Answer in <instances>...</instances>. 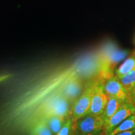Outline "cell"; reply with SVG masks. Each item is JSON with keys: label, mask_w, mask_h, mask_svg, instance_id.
I'll use <instances>...</instances> for the list:
<instances>
[{"label": "cell", "mask_w": 135, "mask_h": 135, "mask_svg": "<svg viewBox=\"0 0 135 135\" xmlns=\"http://www.w3.org/2000/svg\"><path fill=\"white\" fill-rule=\"evenodd\" d=\"M104 81L103 77L100 73H98L86 82L85 88L82 94L74 102L71 108L70 117L73 121H76L88 114L93 97L98 85L101 82Z\"/></svg>", "instance_id": "obj_1"}, {"label": "cell", "mask_w": 135, "mask_h": 135, "mask_svg": "<svg viewBox=\"0 0 135 135\" xmlns=\"http://www.w3.org/2000/svg\"><path fill=\"white\" fill-rule=\"evenodd\" d=\"M72 104L63 96L55 92L47 98L38 109V120L50 116H70Z\"/></svg>", "instance_id": "obj_2"}, {"label": "cell", "mask_w": 135, "mask_h": 135, "mask_svg": "<svg viewBox=\"0 0 135 135\" xmlns=\"http://www.w3.org/2000/svg\"><path fill=\"white\" fill-rule=\"evenodd\" d=\"M104 123L101 116L86 114L73 121L71 135H103Z\"/></svg>", "instance_id": "obj_3"}, {"label": "cell", "mask_w": 135, "mask_h": 135, "mask_svg": "<svg viewBox=\"0 0 135 135\" xmlns=\"http://www.w3.org/2000/svg\"><path fill=\"white\" fill-rule=\"evenodd\" d=\"M86 82L83 78L75 76L66 80L55 92L63 96L73 104L82 94Z\"/></svg>", "instance_id": "obj_4"}, {"label": "cell", "mask_w": 135, "mask_h": 135, "mask_svg": "<svg viewBox=\"0 0 135 135\" xmlns=\"http://www.w3.org/2000/svg\"><path fill=\"white\" fill-rule=\"evenodd\" d=\"M134 114L135 106L132 99L124 103L104 126L103 135H109L121 123Z\"/></svg>", "instance_id": "obj_5"}, {"label": "cell", "mask_w": 135, "mask_h": 135, "mask_svg": "<svg viewBox=\"0 0 135 135\" xmlns=\"http://www.w3.org/2000/svg\"><path fill=\"white\" fill-rule=\"evenodd\" d=\"M103 89L108 97L114 98L123 103L132 99L121 84L119 78L115 75L111 76L104 81Z\"/></svg>", "instance_id": "obj_6"}, {"label": "cell", "mask_w": 135, "mask_h": 135, "mask_svg": "<svg viewBox=\"0 0 135 135\" xmlns=\"http://www.w3.org/2000/svg\"><path fill=\"white\" fill-rule=\"evenodd\" d=\"M103 83L101 82L98 85L93 97L90 107L87 114L99 116L101 115L103 112L109 98L104 91Z\"/></svg>", "instance_id": "obj_7"}, {"label": "cell", "mask_w": 135, "mask_h": 135, "mask_svg": "<svg viewBox=\"0 0 135 135\" xmlns=\"http://www.w3.org/2000/svg\"><path fill=\"white\" fill-rule=\"evenodd\" d=\"M123 103H124L121 102L114 98L109 97L107 104H106L103 112L100 115L104 123V126L109 120V119L114 115V113Z\"/></svg>", "instance_id": "obj_8"}, {"label": "cell", "mask_w": 135, "mask_h": 135, "mask_svg": "<svg viewBox=\"0 0 135 135\" xmlns=\"http://www.w3.org/2000/svg\"><path fill=\"white\" fill-rule=\"evenodd\" d=\"M135 69V50L115 71V75L119 78Z\"/></svg>", "instance_id": "obj_9"}, {"label": "cell", "mask_w": 135, "mask_h": 135, "mask_svg": "<svg viewBox=\"0 0 135 135\" xmlns=\"http://www.w3.org/2000/svg\"><path fill=\"white\" fill-rule=\"evenodd\" d=\"M68 117L64 118L61 117V116H54L40 119V120H43L45 121L50 128L53 135H56L57 133L60 131L61 128H62Z\"/></svg>", "instance_id": "obj_10"}, {"label": "cell", "mask_w": 135, "mask_h": 135, "mask_svg": "<svg viewBox=\"0 0 135 135\" xmlns=\"http://www.w3.org/2000/svg\"><path fill=\"white\" fill-rule=\"evenodd\" d=\"M119 79L131 98L135 88V69Z\"/></svg>", "instance_id": "obj_11"}, {"label": "cell", "mask_w": 135, "mask_h": 135, "mask_svg": "<svg viewBox=\"0 0 135 135\" xmlns=\"http://www.w3.org/2000/svg\"><path fill=\"white\" fill-rule=\"evenodd\" d=\"M135 128V114H133L118 125L117 127L109 133V135H115L118 133L123 132Z\"/></svg>", "instance_id": "obj_12"}, {"label": "cell", "mask_w": 135, "mask_h": 135, "mask_svg": "<svg viewBox=\"0 0 135 135\" xmlns=\"http://www.w3.org/2000/svg\"><path fill=\"white\" fill-rule=\"evenodd\" d=\"M31 135H53V134L45 121L37 120L32 128Z\"/></svg>", "instance_id": "obj_13"}, {"label": "cell", "mask_w": 135, "mask_h": 135, "mask_svg": "<svg viewBox=\"0 0 135 135\" xmlns=\"http://www.w3.org/2000/svg\"><path fill=\"white\" fill-rule=\"evenodd\" d=\"M72 124L73 121L69 116L67 118L66 120L65 121L62 128H61L60 131L57 133L56 135H71Z\"/></svg>", "instance_id": "obj_14"}, {"label": "cell", "mask_w": 135, "mask_h": 135, "mask_svg": "<svg viewBox=\"0 0 135 135\" xmlns=\"http://www.w3.org/2000/svg\"><path fill=\"white\" fill-rule=\"evenodd\" d=\"M115 135H135V128L118 133V134H116Z\"/></svg>", "instance_id": "obj_15"}, {"label": "cell", "mask_w": 135, "mask_h": 135, "mask_svg": "<svg viewBox=\"0 0 135 135\" xmlns=\"http://www.w3.org/2000/svg\"><path fill=\"white\" fill-rule=\"evenodd\" d=\"M131 99H132V100H135V88L134 89V91H133L132 97H131Z\"/></svg>", "instance_id": "obj_16"}, {"label": "cell", "mask_w": 135, "mask_h": 135, "mask_svg": "<svg viewBox=\"0 0 135 135\" xmlns=\"http://www.w3.org/2000/svg\"><path fill=\"white\" fill-rule=\"evenodd\" d=\"M133 103H134V106H135V100H133Z\"/></svg>", "instance_id": "obj_17"}, {"label": "cell", "mask_w": 135, "mask_h": 135, "mask_svg": "<svg viewBox=\"0 0 135 135\" xmlns=\"http://www.w3.org/2000/svg\"><path fill=\"white\" fill-rule=\"evenodd\" d=\"M134 43H135V41H134Z\"/></svg>", "instance_id": "obj_18"}]
</instances>
